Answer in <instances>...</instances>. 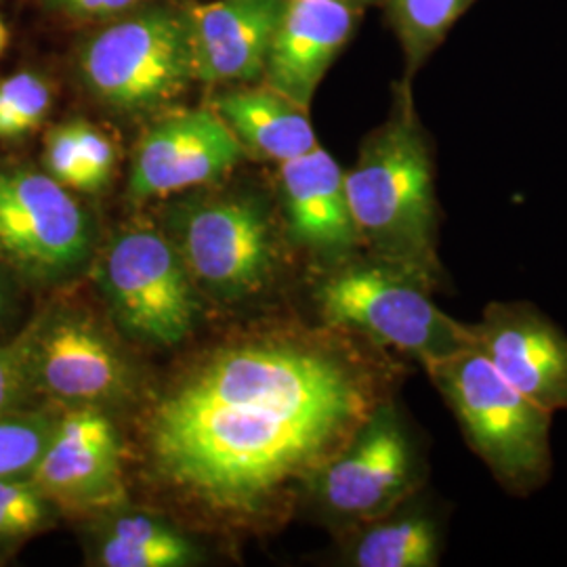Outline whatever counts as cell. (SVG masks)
<instances>
[{
  "label": "cell",
  "instance_id": "1",
  "mask_svg": "<svg viewBox=\"0 0 567 567\" xmlns=\"http://www.w3.org/2000/svg\"><path fill=\"white\" fill-rule=\"evenodd\" d=\"M386 353L328 324L217 349L150 414L156 475L221 517L282 505L393 400L404 365Z\"/></svg>",
  "mask_w": 567,
  "mask_h": 567
},
{
  "label": "cell",
  "instance_id": "2",
  "mask_svg": "<svg viewBox=\"0 0 567 567\" xmlns=\"http://www.w3.org/2000/svg\"><path fill=\"white\" fill-rule=\"evenodd\" d=\"M344 189L365 257L404 271L431 292L447 288L435 152L412 86L395 84L386 121L365 135L344 171Z\"/></svg>",
  "mask_w": 567,
  "mask_h": 567
},
{
  "label": "cell",
  "instance_id": "3",
  "mask_svg": "<svg viewBox=\"0 0 567 567\" xmlns=\"http://www.w3.org/2000/svg\"><path fill=\"white\" fill-rule=\"evenodd\" d=\"M465 437L494 482L526 498L553 477V412L532 402L468 344L423 365Z\"/></svg>",
  "mask_w": 567,
  "mask_h": 567
},
{
  "label": "cell",
  "instance_id": "4",
  "mask_svg": "<svg viewBox=\"0 0 567 567\" xmlns=\"http://www.w3.org/2000/svg\"><path fill=\"white\" fill-rule=\"evenodd\" d=\"M313 303L322 324L351 330L421 368L473 344L471 324L440 309L425 284L365 255L328 267Z\"/></svg>",
  "mask_w": 567,
  "mask_h": 567
},
{
  "label": "cell",
  "instance_id": "5",
  "mask_svg": "<svg viewBox=\"0 0 567 567\" xmlns=\"http://www.w3.org/2000/svg\"><path fill=\"white\" fill-rule=\"evenodd\" d=\"M82 81L107 107L150 114L194 81L187 11L147 2L114 18L82 44Z\"/></svg>",
  "mask_w": 567,
  "mask_h": 567
},
{
  "label": "cell",
  "instance_id": "6",
  "mask_svg": "<svg viewBox=\"0 0 567 567\" xmlns=\"http://www.w3.org/2000/svg\"><path fill=\"white\" fill-rule=\"evenodd\" d=\"M97 280L126 334L173 347L194 330L200 301L173 240L154 229H131L103 250Z\"/></svg>",
  "mask_w": 567,
  "mask_h": 567
},
{
  "label": "cell",
  "instance_id": "7",
  "mask_svg": "<svg viewBox=\"0 0 567 567\" xmlns=\"http://www.w3.org/2000/svg\"><path fill=\"white\" fill-rule=\"evenodd\" d=\"M426 473L425 454L395 400H389L307 489L328 515L365 524L416 496L425 486Z\"/></svg>",
  "mask_w": 567,
  "mask_h": 567
},
{
  "label": "cell",
  "instance_id": "8",
  "mask_svg": "<svg viewBox=\"0 0 567 567\" xmlns=\"http://www.w3.org/2000/svg\"><path fill=\"white\" fill-rule=\"evenodd\" d=\"M91 221L68 187L30 166L0 168V259L23 278L61 282L91 255Z\"/></svg>",
  "mask_w": 567,
  "mask_h": 567
},
{
  "label": "cell",
  "instance_id": "9",
  "mask_svg": "<svg viewBox=\"0 0 567 567\" xmlns=\"http://www.w3.org/2000/svg\"><path fill=\"white\" fill-rule=\"evenodd\" d=\"M175 246L198 288L238 301L259 295L278 269L271 217L252 196H224L183 210Z\"/></svg>",
  "mask_w": 567,
  "mask_h": 567
},
{
  "label": "cell",
  "instance_id": "10",
  "mask_svg": "<svg viewBox=\"0 0 567 567\" xmlns=\"http://www.w3.org/2000/svg\"><path fill=\"white\" fill-rule=\"evenodd\" d=\"M243 156V143L215 107L173 112L152 124L137 143L128 196L145 203L219 182Z\"/></svg>",
  "mask_w": 567,
  "mask_h": 567
},
{
  "label": "cell",
  "instance_id": "11",
  "mask_svg": "<svg viewBox=\"0 0 567 567\" xmlns=\"http://www.w3.org/2000/svg\"><path fill=\"white\" fill-rule=\"evenodd\" d=\"M30 480L53 507L86 513L118 507L126 498L116 426L84 405L63 414Z\"/></svg>",
  "mask_w": 567,
  "mask_h": 567
},
{
  "label": "cell",
  "instance_id": "12",
  "mask_svg": "<svg viewBox=\"0 0 567 567\" xmlns=\"http://www.w3.org/2000/svg\"><path fill=\"white\" fill-rule=\"evenodd\" d=\"M468 324L473 347L511 385L553 414L567 410V332L538 305L489 301Z\"/></svg>",
  "mask_w": 567,
  "mask_h": 567
},
{
  "label": "cell",
  "instance_id": "13",
  "mask_svg": "<svg viewBox=\"0 0 567 567\" xmlns=\"http://www.w3.org/2000/svg\"><path fill=\"white\" fill-rule=\"evenodd\" d=\"M280 194L290 243L324 269L362 252L344 171L322 145L280 164Z\"/></svg>",
  "mask_w": 567,
  "mask_h": 567
},
{
  "label": "cell",
  "instance_id": "14",
  "mask_svg": "<svg viewBox=\"0 0 567 567\" xmlns=\"http://www.w3.org/2000/svg\"><path fill=\"white\" fill-rule=\"evenodd\" d=\"M286 7L288 0H213L192 7L187 16L194 81H261Z\"/></svg>",
  "mask_w": 567,
  "mask_h": 567
},
{
  "label": "cell",
  "instance_id": "15",
  "mask_svg": "<svg viewBox=\"0 0 567 567\" xmlns=\"http://www.w3.org/2000/svg\"><path fill=\"white\" fill-rule=\"evenodd\" d=\"M362 16L364 9L337 0H288L265 61V84L309 110Z\"/></svg>",
  "mask_w": 567,
  "mask_h": 567
},
{
  "label": "cell",
  "instance_id": "16",
  "mask_svg": "<svg viewBox=\"0 0 567 567\" xmlns=\"http://www.w3.org/2000/svg\"><path fill=\"white\" fill-rule=\"evenodd\" d=\"M37 383L70 404H102L126 391L128 368L89 318L58 313L37 326Z\"/></svg>",
  "mask_w": 567,
  "mask_h": 567
},
{
  "label": "cell",
  "instance_id": "17",
  "mask_svg": "<svg viewBox=\"0 0 567 567\" xmlns=\"http://www.w3.org/2000/svg\"><path fill=\"white\" fill-rule=\"evenodd\" d=\"M215 112L231 133L250 150L276 163L303 156L318 143L309 110L290 102L267 84L259 89H234L215 100Z\"/></svg>",
  "mask_w": 567,
  "mask_h": 567
},
{
  "label": "cell",
  "instance_id": "18",
  "mask_svg": "<svg viewBox=\"0 0 567 567\" xmlns=\"http://www.w3.org/2000/svg\"><path fill=\"white\" fill-rule=\"evenodd\" d=\"M347 550L355 567H435L444 550V527L435 511L416 496L383 517L360 524Z\"/></svg>",
  "mask_w": 567,
  "mask_h": 567
},
{
  "label": "cell",
  "instance_id": "19",
  "mask_svg": "<svg viewBox=\"0 0 567 567\" xmlns=\"http://www.w3.org/2000/svg\"><path fill=\"white\" fill-rule=\"evenodd\" d=\"M194 561L192 543L150 515L114 519L100 545V564L105 567H183Z\"/></svg>",
  "mask_w": 567,
  "mask_h": 567
},
{
  "label": "cell",
  "instance_id": "20",
  "mask_svg": "<svg viewBox=\"0 0 567 567\" xmlns=\"http://www.w3.org/2000/svg\"><path fill=\"white\" fill-rule=\"evenodd\" d=\"M389 28L404 55V82L412 86L429 58L475 0H381Z\"/></svg>",
  "mask_w": 567,
  "mask_h": 567
},
{
  "label": "cell",
  "instance_id": "21",
  "mask_svg": "<svg viewBox=\"0 0 567 567\" xmlns=\"http://www.w3.org/2000/svg\"><path fill=\"white\" fill-rule=\"evenodd\" d=\"M53 105L49 82L34 72H18L0 81V142L28 137L41 126Z\"/></svg>",
  "mask_w": 567,
  "mask_h": 567
},
{
  "label": "cell",
  "instance_id": "22",
  "mask_svg": "<svg viewBox=\"0 0 567 567\" xmlns=\"http://www.w3.org/2000/svg\"><path fill=\"white\" fill-rule=\"evenodd\" d=\"M53 426L47 414H23L20 410L0 414V480L30 477Z\"/></svg>",
  "mask_w": 567,
  "mask_h": 567
},
{
  "label": "cell",
  "instance_id": "23",
  "mask_svg": "<svg viewBox=\"0 0 567 567\" xmlns=\"http://www.w3.org/2000/svg\"><path fill=\"white\" fill-rule=\"evenodd\" d=\"M37 326L0 344V414L16 412L30 400L37 383Z\"/></svg>",
  "mask_w": 567,
  "mask_h": 567
},
{
  "label": "cell",
  "instance_id": "24",
  "mask_svg": "<svg viewBox=\"0 0 567 567\" xmlns=\"http://www.w3.org/2000/svg\"><path fill=\"white\" fill-rule=\"evenodd\" d=\"M53 505L30 477L0 480V540H16L49 524Z\"/></svg>",
  "mask_w": 567,
  "mask_h": 567
},
{
  "label": "cell",
  "instance_id": "25",
  "mask_svg": "<svg viewBox=\"0 0 567 567\" xmlns=\"http://www.w3.org/2000/svg\"><path fill=\"white\" fill-rule=\"evenodd\" d=\"M44 173L68 189L86 194L76 121L53 126L44 140Z\"/></svg>",
  "mask_w": 567,
  "mask_h": 567
},
{
  "label": "cell",
  "instance_id": "26",
  "mask_svg": "<svg viewBox=\"0 0 567 567\" xmlns=\"http://www.w3.org/2000/svg\"><path fill=\"white\" fill-rule=\"evenodd\" d=\"M81 143L82 166L86 177V194H100L116 171V150L100 128L76 121Z\"/></svg>",
  "mask_w": 567,
  "mask_h": 567
},
{
  "label": "cell",
  "instance_id": "27",
  "mask_svg": "<svg viewBox=\"0 0 567 567\" xmlns=\"http://www.w3.org/2000/svg\"><path fill=\"white\" fill-rule=\"evenodd\" d=\"M42 4L72 21L114 20L154 0H41Z\"/></svg>",
  "mask_w": 567,
  "mask_h": 567
},
{
  "label": "cell",
  "instance_id": "28",
  "mask_svg": "<svg viewBox=\"0 0 567 567\" xmlns=\"http://www.w3.org/2000/svg\"><path fill=\"white\" fill-rule=\"evenodd\" d=\"M7 42H9V30H7L4 21H2V18H0V55L4 53V49H7Z\"/></svg>",
  "mask_w": 567,
  "mask_h": 567
},
{
  "label": "cell",
  "instance_id": "29",
  "mask_svg": "<svg viewBox=\"0 0 567 567\" xmlns=\"http://www.w3.org/2000/svg\"><path fill=\"white\" fill-rule=\"evenodd\" d=\"M337 2H344V4H353V7H360V9H365V7L374 4V2H381V0H337Z\"/></svg>",
  "mask_w": 567,
  "mask_h": 567
}]
</instances>
